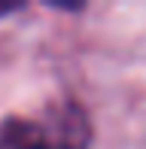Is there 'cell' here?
<instances>
[{
	"label": "cell",
	"instance_id": "obj_1",
	"mask_svg": "<svg viewBox=\"0 0 146 149\" xmlns=\"http://www.w3.org/2000/svg\"><path fill=\"white\" fill-rule=\"evenodd\" d=\"M91 128L82 107L64 100L46 119H3L0 149H88Z\"/></svg>",
	"mask_w": 146,
	"mask_h": 149
},
{
	"label": "cell",
	"instance_id": "obj_2",
	"mask_svg": "<svg viewBox=\"0 0 146 149\" xmlns=\"http://www.w3.org/2000/svg\"><path fill=\"white\" fill-rule=\"evenodd\" d=\"M52 9H64V12H76V9H82V3H49Z\"/></svg>",
	"mask_w": 146,
	"mask_h": 149
},
{
	"label": "cell",
	"instance_id": "obj_3",
	"mask_svg": "<svg viewBox=\"0 0 146 149\" xmlns=\"http://www.w3.org/2000/svg\"><path fill=\"white\" fill-rule=\"evenodd\" d=\"M15 9H22V3H0V15H9Z\"/></svg>",
	"mask_w": 146,
	"mask_h": 149
}]
</instances>
